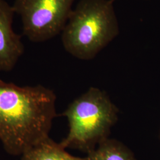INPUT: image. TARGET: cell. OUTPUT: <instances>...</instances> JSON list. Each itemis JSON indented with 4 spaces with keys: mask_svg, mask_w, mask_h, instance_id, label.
<instances>
[{
    "mask_svg": "<svg viewBox=\"0 0 160 160\" xmlns=\"http://www.w3.org/2000/svg\"><path fill=\"white\" fill-rule=\"evenodd\" d=\"M56 100L42 85L21 87L0 79V141L7 153L22 156L49 137Z\"/></svg>",
    "mask_w": 160,
    "mask_h": 160,
    "instance_id": "1",
    "label": "cell"
},
{
    "mask_svg": "<svg viewBox=\"0 0 160 160\" xmlns=\"http://www.w3.org/2000/svg\"><path fill=\"white\" fill-rule=\"evenodd\" d=\"M111 1H112V2H114V1H116V0H111Z\"/></svg>",
    "mask_w": 160,
    "mask_h": 160,
    "instance_id": "8",
    "label": "cell"
},
{
    "mask_svg": "<svg viewBox=\"0 0 160 160\" xmlns=\"http://www.w3.org/2000/svg\"><path fill=\"white\" fill-rule=\"evenodd\" d=\"M119 110L104 92L91 87L69 104L63 112L69 124L67 136L59 144L63 148L87 154L109 138Z\"/></svg>",
    "mask_w": 160,
    "mask_h": 160,
    "instance_id": "3",
    "label": "cell"
},
{
    "mask_svg": "<svg viewBox=\"0 0 160 160\" xmlns=\"http://www.w3.org/2000/svg\"><path fill=\"white\" fill-rule=\"evenodd\" d=\"M85 160H137L131 150L120 141L108 138L87 153Z\"/></svg>",
    "mask_w": 160,
    "mask_h": 160,
    "instance_id": "7",
    "label": "cell"
},
{
    "mask_svg": "<svg viewBox=\"0 0 160 160\" xmlns=\"http://www.w3.org/2000/svg\"><path fill=\"white\" fill-rule=\"evenodd\" d=\"M21 160H85L69 154L65 149L47 138L32 147L22 155Z\"/></svg>",
    "mask_w": 160,
    "mask_h": 160,
    "instance_id": "6",
    "label": "cell"
},
{
    "mask_svg": "<svg viewBox=\"0 0 160 160\" xmlns=\"http://www.w3.org/2000/svg\"><path fill=\"white\" fill-rule=\"evenodd\" d=\"M75 0H14L13 10L22 19L23 33L34 43L62 33Z\"/></svg>",
    "mask_w": 160,
    "mask_h": 160,
    "instance_id": "4",
    "label": "cell"
},
{
    "mask_svg": "<svg viewBox=\"0 0 160 160\" xmlns=\"http://www.w3.org/2000/svg\"><path fill=\"white\" fill-rule=\"evenodd\" d=\"M15 12L5 0H0V71L10 72L23 55L24 46L20 35L12 28Z\"/></svg>",
    "mask_w": 160,
    "mask_h": 160,
    "instance_id": "5",
    "label": "cell"
},
{
    "mask_svg": "<svg viewBox=\"0 0 160 160\" xmlns=\"http://www.w3.org/2000/svg\"><path fill=\"white\" fill-rule=\"evenodd\" d=\"M61 33L66 51L79 59H92L119 33L113 2L80 0Z\"/></svg>",
    "mask_w": 160,
    "mask_h": 160,
    "instance_id": "2",
    "label": "cell"
}]
</instances>
